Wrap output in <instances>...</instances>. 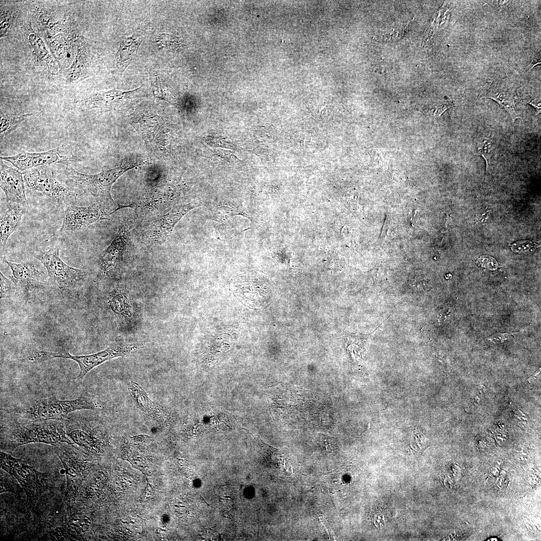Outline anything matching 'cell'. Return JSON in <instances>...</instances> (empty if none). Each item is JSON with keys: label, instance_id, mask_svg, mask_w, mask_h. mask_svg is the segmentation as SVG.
<instances>
[{"label": "cell", "instance_id": "6da1fadb", "mask_svg": "<svg viewBox=\"0 0 541 541\" xmlns=\"http://www.w3.org/2000/svg\"><path fill=\"white\" fill-rule=\"evenodd\" d=\"M137 165L123 164L98 174H87L80 173L67 165L65 174L70 184L92 196L96 203L111 215L121 208L130 206L117 203L112 197L111 189L120 176Z\"/></svg>", "mask_w": 541, "mask_h": 541}, {"label": "cell", "instance_id": "7a4b0ae2", "mask_svg": "<svg viewBox=\"0 0 541 541\" xmlns=\"http://www.w3.org/2000/svg\"><path fill=\"white\" fill-rule=\"evenodd\" d=\"M4 445L15 448L30 443L57 446L63 443L73 444L61 420H29L13 424L8 429Z\"/></svg>", "mask_w": 541, "mask_h": 541}, {"label": "cell", "instance_id": "3957f363", "mask_svg": "<svg viewBox=\"0 0 541 541\" xmlns=\"http://www.w3.org/2000/svg\"><path fill=\"white\" fill-rule=\"evenodd\" d=\"M101 407L86 394L72 400H60L55 397L35 399L15 410V413L28 420H57L63 421L73 411L89 409L94 410Z\"/></svg>", "mask_w": 541, "mask_h": 541}, {"label": "cell", "instance_id": "277c9868", "mask_svg": "<svg viewBox=\"0 0 541 541\" xmlns=\"http://www.w3.org/2000/svg\"><path fill=\"white\" fill-rule=\"evenodd\" d=\"M15 37L23 44L34 69L49 77L60 74L61 69L59 63L47 43L34 30L30 21L22 20Z\"/></svg>", "mask_w": 541, "mask_h": 541}, {"label": "cell", "instance_id": "5b68a950", "mask_svg": "<svg viewBox=\"0 0 541 541\" xmlns=\"http://www.w3.org/2000/svg\"><path fill=\"white\" fill-rule=\"evenodd\" d=\"M141 345L136 343H128L122 341L112 342L107 348L99 352L86 355H72L68 351L48 352L50 360L54 358H64L75 361L80 368L77 379L82 380L94 368L106 361L119 357L130 355L138 351Z\"/></svg>", "mask_w": 541, "mask_h": 541}, {"label": "cell", "instance_id": "8992f818", "mask_svg": "<svg viewBox=\"0 0 541 541\" xmlns=\"http://www.w3.org/2000/svg\"><path fill=\"white\" fill-rule=\"evenodd\" d=\"M23 177L30 189L46 195L58 204L71 202L78 196L57 181L54 171L48 165L28 170L24 173Z\"/></svg>", "mask_w": 541, "mask_h": 541}, {"label": "cell", "instance_id": "52a82bcc", "mask_svg": "<svg viewBox=\"0 0 541 541\" xmlns=\"http://www.w3.org/2000/svg\"><path fill=\"white\" fill-rule=\"evenodd\" d=\"M75 45L74 61L66 72V82L68 84H75L94 76L99 69L98 50L90 40L79 36Z\"/></svg>", "mask_w": 541, "mask_h": 541}, {"label": "cell", "instance_id": "ba28073f", "mask_svg": "<svg viewBox=\"0 0 541 541\" xmlns=\"http://www.w3.org/2000/svg\"><path fill=\"white\" fill-rule=\"evenodd\" d=\"M60 248L57 246L42 251L36 255L46 268L52 282L60 289L74 287L83 280L86 273L84 270L71 267L60 258Z\"/></svg>", "mask_w": 541, "mask_h": 541}, {"label": "cell", "instance_id": "9c48e42d", "mask_svg": "<svg viewBox=\"0 0 541 541\" xmlns=\"http://www.w3.org/2000/svg\"><path fill=\"white\" fill-rule=\"evenodd\" d=\"M30 11L35 24L46 40L61 34L75 33L66 16L59 11L38 4H33Z\"/></svg>", "mask_w": 541, "mask_h": 541}, {"label": "cell", "instance_id": "30bf717a", "mask_svg": "<svg viewBox=\"0 0 541 541\" xmlns=\"http://www.w3.org/2000/svg\"><path fill=\"white\" fill-rule=\"evenodd\" d=\"M110 215L97 203L89 206H78L72 203L66 209L60 229L61 232L76 231L108 219Z\"/></svg>", "mask_w": 541, "mask_h": 541}, {"label": "cell", "instance_id": "8fae6325", "mask_svg": "<svg viewBox=\"0 0 541 541\" xmlns=\"http://www.w3.org/2000/svg\"><path fill=\"white\" fill-rule=\"evenodd\" d=\"M62 445L56 446L55 452L62 462L65 470L67 488L65 499L75 498L83 480L82 462L79 451L73 446Z\"/></svg>", "mask_w": 541, "mask_h": 541}, {"label": "cell", "instance_id": "7c38bea8", "mask_svg": "<svg viewBox=\"0 0 541 541\" xmlns=\"http://www.w3.org/2000/svg\"><path fill=\"white\" fill-rule=\"evenodd\" d=\"M0 158L11 163L19 170L24 171L41 166L66 163L71 157L66 151L57 147L41 153L23 151L14 156H1Z\"/></svg>", "mask_w": 541, "mask_h": 541}, {"label": "cell", "instance_id": "4fadbf2b", "mask_svg": "<svg viewBox=\"0 0 541 541\" xmlns=\"http://www.w3.org/2000/svg\"><path fill=\"white\" fill-rule=\"evenodd\" d=\"M129 238L127 225H122L111 244L101 254L99 263L103 273L110 278L119 276L122 256Z\"/></svg>", "mask_w": 541, "mask_h": 541}, {"label": "cell", "instance_id": "5bb4252c", "mask_svg": "<svg viewBox=\"0 0 541 541\" xmlns=\"http://www.w3.org/2000/svg\"><path fill=\"white\" fill-rule=\"evenodd\" d=\"M139 89L140 88L129 91L114 89L95 93L78 100L76 104L85 109L100 108L106 110H115L134 98Z\"/></svg>", "mask_w": 541, "mask_h": 541}, {"label": "cell", "instance_id": "9a60e30c", "mask_svg": "<svg viewBox=\"0 0 541 541\" xmlns=\"http://www.w3.org/2000/svg\"><path fill=\"white\" fill-rule=\"evenodd\" d=\"M12 271L10 277L16 289L26 296L33 291L42 280V272L38 263L32 261L21 263L13 262L4 259Z\"/></svg>", "mask_w": 541, "mask_h": 541}, {"label": "cell", "instance_id": "2e32d148", "mask_svg": "<svg viewBox=\"0 0 541 541\" xmlns=\"http://www.w3.org/2000/svg\"><path fill=\"white\" fill-rule=\"evenodd\" d=\"M0 163V186L6 195L7 201L25 206L27 200L23 174L5 164L2 159Z\"/></svg>", "mask_w": 541, "mask_h": 541}, {"label": "cell", "instance_id": "e0dca14e", "mask_svg": "<svg viewBox=\"0 0 541 541\" xmlns=\"http://www.w3.org/2000/svg\"><path fill=\"white\" fill-rule=\"evenodd\" d=\"M231 284L234 294L243 304L251 308L260 307L265 294L256 278L250 274L238 276Z\"/></svg>", "mask_w": 541, "mask_h": 541}, {"label": "cell", "instance_id": "ac0fdd59", "mask_svg": "<svg viewBox=\"0 0 541 541\" xmlns=\"http://www.w3.org/2000/svg\"><path fill=\"white\" fill-rule=\"evenodd\" d=\"M201 205L198 202H191L174 207L153 224L150 232L151 238L158 243L164 242L182 217L189 211Z\"/></svg>", "mask_w": 541, "mask_h": 541}, {"label": "cell", "instance_id": "d6986e66", "mask_svg": "<svg viewBox=\"0 0 541 541\" xmlns=\"http://www.w3.org/2000/svg\"><path fill=\"white\" fill-rule=\"evenodd\" d=\"M147 35L146 29H138L131 36L121 41L115 55L114 74L121 76L134 61L139 47Z\"/></svg>", "mask_w": 541, "mask_h": 541}, {"label": "cell", "instance_id": "ffe728a7", "mask_svg": "<svg viewBox=\"0 0 541 541\" xmlns=\"http://www.w3.org/2000/svg\"><path fill=\"white\" fill-rule=\"evenodd\" d=\"M78 36L75 33L61 34L46 40L61 71L66 69L67 71L74 61L76 51L75 41Z\"/></svg>", "mask_w": 541, "mask_h": 541}, {"label": "cell", "instance_id": "44dd1931", "mask_svg": "<svg viewBox=\"0 0 541 541\" xmlns=\"http://www.w3.org/2000/svg\"><path fill=\"white\" fill-rule=\"evenodd\" d=\"M482 98H490L500 105L509 115L513 123L519 118L516 110V104L521 99L515 95V89L504 82L492 83Z\"/></svg>", "mask_w": 541, "mask_h": 541}, {"label": "cell", "instance_id": "7402d4cb", "mask_svg": "<svg viewBox=\"0 0 541 541\" xmlns=\"http://www.w3.org/2000/svg\"><path fill=\"white\" fill-rule=\"evenodd\" d=\"M23 462L19 459L13 468L11 475L14 476L18 480L25 491L27 497L33 498L40 491L42 484L39 479L40 476L32 467Z\"/></svg>", "mask_w": 541, "mask_h": 541}, {"label": "cell", "instance_id": "603a6c76", "mask_svg": "<svg viewBox=\"0 0 541 541\" xmlns=\"http://www.w3.org/2000/svg\"><path fill=\"white\" fill-rule=\"evenodd\" d=\"M128 386L132 398L143 413L158 420L163 421L167 419V412L151 400L144 390L137 383L130 381Z\"/></svg>", "mask_w": 541, "mask_h": 541}, {"label": "cell", "instance_id": "cb8c5ba5", "mask_svg": "<svg viewBox=\"0 0 541 541\" xmlns=\"http://www.w3.org/2000/svg\"><path fill=\"white\" fill-rule=\"evenodd\" d=\"M21 11L13 4H1V38L15 37L22 21Z\"/></svg>", "mask_w": 541, "mask_h": 541}, {"label": "cell", "instance_id": "d4e9b609", "mask_svg": "<svg viewBox=\"0 0 541 541\" xmlns=\"http://www.w3.org/2000/svg\"><path fill=\"white\" fill-rule=\"evenodd\" d=\"M22 205L18 204L6 210L1 216V245L7 243L10 236L18 228L25 212Z\"/></svg>", "mask_w": 541, "mask_h": 541}, {"label": "cell", "instance_id": "484cf974", "mask_svg": "<svg viewBox=\"0 0 541 541\" xmlns=\"http://www.w3.org/2000/svg\"><path fill=\"white\" fill-rule=\"evenodd\" d=\"M42 112L25 114H1L0 134L1 138H4L14 131L23 121Z\"/></svg>", "mask_w": 541, "mask_h": 541}, {"label": "cell", "instance_id": "4316f807", "mask_svg": "<svg viewBox=\"0 0 541 541\" xmlns=\"http://www.w3.org/2000/svg\"><path fill=\"white\" fill-rule=\"evenodd\" d=\"M108 304L115 314L122 316L127 321L131 319V306L128 299L122 292H113L109 297Z\"/></svg>", "mask_w": 541, "mask_h": 541}, {"label": "cell", "instance_id": "83f0119b", "mask_svg": "<svg viewBox=\"0 0 541 541\" xmlns=\"http://www.w3.org/2000/svg\"><path fill=\"white\" fill-rule=\"evenodd\" d=\"M156 43L159 46L171 51L179 50L187 45L184 39L168 34L159 35L156 39Z\"/></svg>", "mask_w": 541, "mask_h": 541}, {"label": "cell", "instance_id": "f1b7e54d", "mask_svg": "<svg viewBox=\"0 0 541 541\" xmlns=\"http://www.w3.org/2000/svg\"><path fill=\"white\" fill-rule=\"evenodd\" d=\"M476 147L478 154L481 155L485 160L486 170H488L491 164L490 159L495 152V143L490 139L485 138L479 140L477 143Z\"/></svg>", "mask_w": 541, "mask_h": 541}, {"label": "cell", "instance_id": "f546056e", "mask_svg": "<svg viewBox=\"0 0 541 541\" xmlns=\"http://www.w3.org/2000/svg\"><path fill=\"white\" fill-rule=\"evenodd\" d=\"M153 87L154 93L159 97L168 101H171L172 98L170 92L168 90L167 88L161 78L157 75L154 76Z\"/></svg>", "mask_w": 541, "mask_h": 541}, {"label": "cell", "instance_id": "4dcf8cb0", "mask_svg": "<svg viewBox=\"0 0 541 541\" xmlns=\"http://www.w3.org/2000/svg\"><path fill=\"white\" fill-rule=\"evenodd\" d=\"M1 298L4 299L10 297L16 290V286L13 281L7 278L2 272L0 273Z\"/></svg>", "mask_w": 541, "mask_h": 541}, {"label": "cell", "instance_id": "1f68e13d", "mask_svg": "<svg viewBox=\"0 0 541 541\" xmlns=\"http://www.w3.org/2000/svg\"><path fill=\"white\" fill-rule=\"evenodd\" d=\"M19 459L1 451V467L7 473L12 474V470Z\"/></svg>", "mask_w": 541, "mask_h": 541}, {"label": "cell", "instance_id": "d6a6232c", "mask_svg": "<svg viewBox=\"0 0 541 541\" xmlns=\"http://www.w3.org/2000/svg\"><path fill=\"white\" fill-rule=\"evenodd\" d=\"M455 105L453 103L447 101L438 104L435 106L433 116L436 118L439 117L446 110Z\"/></svg>", "mask_w": 541, "mask_h": 541}, {"label": "cell", "instance_id": "836d02e7", "mask_svg": "<svg viewBox=\"0 0 541 541\" xmlns=\"http://www.w3.org/2000/svg\"><path fill=\"white\" fill-rule=\"evenodd\" d=\"M479 262L482 266L490 269H494L497 266L496 260L491 257L488 256L480 257Z\"/></svg>", "mask_w": 541, "mask_h": 541}, {"label": "cell", "instance_id": "e575fe53", "mask_svg": "<svg viewBox=\"0 0 541 541\" xmlns=\"http://www.w3.org/2000/svg\"><path fill=\"white\" fill-rule=\"evenodd\" d=\"M494 10L497 11H502L509 3L508 1H485Z\"/></svg>", "mask_w": 541, "mask_h": 541}, {"label": "cell", "instance_id": "d590c367", "mask_svg": "<svg viewBox=\"0 0 541 541\" xmlns=\"http://www.w3.org/2000/svg\"><path fill=\"white\" fill-rule=\"evenodd\" d=\"M510 337L511 336V335L509 334H497L494 335V336H492L488 339H489V341H490V342L494 343H498L500 342H502L503 341V340L508 339L510 338Z\"/></svg>", "mask_w": 541, "mask_h": 541}, {"label": "cell", "instance_id": "8d00e7d4", "mask_svg": "<svg viewBox=\"0 0 541 541\" xmlns=\"http://www.w3.org/2000/svg\"><path fill=\"white\" fill-rule=\"evenodd\" d=\"M418 210H413L409 213L408 217L411 224L414 226L418 218Z\"/></svg>", "mask_w": 541, "mask_h": 541}, {"label": "cell", "instance_id": "74e56055", "mask_svg": "<svg viewBox=\"0 0 541 541\" xmlns=\"http://www.w3.org/2000/svg\"><path fill=\"white\" fill-rule=\"evenodd\" d=\"M530 105L534 107L538 113L540 112V101L539 99L535 98L527 102Z\"/></svg>", "mask_w": 541, "mask_h": 541}, {"label": "cell", "instance_id": "f35d334b", "mask_svg": "<svg viewBox=\"0 0 541 541\" xmlns=\"http://www.w3.org/2000/svg\"><path fill=\"white\" fill-rule=\"evenodd\" d=\"M540 64V58L533 59L528 66V72H529L534 66Z\"/></svg>", "mask_w": 541, "mask_h": 541}, {"label": "cell", "instance_id": "ab89813d", "mask_svg": "<svg viewBox=\"0 0 541 541\" xmlns=\"http://www.w3.org/2000/svg\"><path fill=\"white\" fill-rule=\"evenodd\" d=\"M201 497L202 498V500H203V501L204 502L207 504V506H209V505L205 501L204 498H202V497Z\"/></svg>", "mask_w": 541, "mask_h": 541}, {"label": "cell", "instance_id": "60d3db41", "mask_svg": "<svg viewBox=\"0 0 541 541\" xmlns=\"http://www.w3.org/2000/svg\"><path fill=\"white\" fill-rule=\"evenodd\" d=\"M224 498H230V496H224Z\"/></svg>", "mask_w": 541, "mask_h": 541}]
</instances>
